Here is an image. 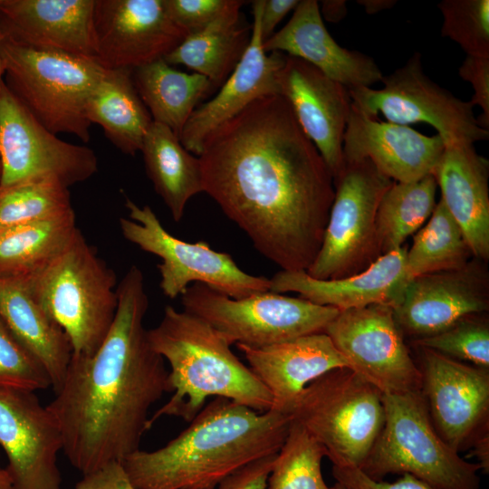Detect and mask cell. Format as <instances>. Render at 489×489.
I'll use <instances>...</instances> for the list:
<instances>
[{
    "mask_svg": "<svg viewBox=\"0 0 489 489\" xmlns=\"http://www.w3.org/2000/svg\"><path fill=\"white\" fill-rule=\"evenodd\" d=\"M204 192L284 271H306L321 247L333 177L280 94L215 129L197 156Z\"/></svg>",
    "mask_w": 489,
    "mask_h": 489,
    "instance_id": "obj_1",
    "label": "cell"
},
{
    "mask_svg": "<svg viewBox=\"0 0 489 489\" xmlns=\"http://www.w3.org/2000/svg\"><path fill=\"white\" fill-rule=\"evenodd\" d=\"M114 321L97 351L72 355L47 405L60 427L70 464L90 474L140 449L149 410L171 392L165 360L151 347L144 319V275L132 265L117 286Z\"/></svg>",
    "mask_w": 489,
    "mask_h": 489,
    "instance_id": "obj_2",
    "label": "cell"
},
{
    "mask_svg": "<svg viewBox=\"0 0 489 489\" xmlns=\"http://www.w3.org/2000/svg\"><path fill=\"white\" fill-rule=\"evenodd\" d=\"M291 422L290 414L215 398L165 446L139 449L121 464L135 489H216L243 466L277 454Z\"/></svg>",
    "mask_w": 489,
    "mask_h": 489,
    "instance_id": "obj_3",
    "label": "cell"
},
{
    "mask_svg": "<svg viewBox=\"0 0 489 489\" xmlns=\"http://www.w3.org/2000/svg\"><path fill=\"white\" fill-rule=\"evenodd\" d=\"M152 349L168 361L171 398L149 417H179L190 422L209 397L225 398L264 413L273 399L251 369L207 322L186 311L165 307L158 326L148 330Z\"/></svg>",
    "mask_w": 489,
    "mask_h": 489,
    "instance_id": "obj_4",
    "label": "cell"
},
{
    "mask_svg": "<svg viewBox=\"0 0 489 489\" xmlns=\"http://www.w3.org/2000/svg\"><path fill=\"white\" fill-rule=\"evenodd\" d=\"M26 279L40 305L68 336L72 355L94 354L114 321L118 285L114 271L81 231L61 254Z\"/></svg>",
    "mask_w": 489,
    "mask_h": 489,
    "instance_id": "obj_5",
    "label": "cell"
},
{
    "mask_svg": "<svg viewBox=\"0 0 489 489\" xmlns=\"http://www.w3.org/2000/svg\"><path fill=\"white\" fill-rule=\"evenodd\" d=\"M383 427L360 468L371 479L409 474L435 489H479L481 470L435 429L422 392L382 394Z\"/></svg>",
    "mask_w": 489,
    "mask_h": 489,
    "instance_id": "obj_6",
    "label": "cell"
},
{
    "mask_svg": "<svg viewBox=\"0 0 489 489\" xmlns=\"http://www.w3.org/2000/svg\"><path fill=\"white\" fill-rule=\"evenodd\" d=\"M4 81L26 110L54 134L88 142V100L105 69L94 59L40 51L3 40Z\"/></svg>",
    "mask_w": 489,
    "mask_h": 489,
    "instance_id": "obj_7",
    "label": "cell"
},
{
    "mask_svg": "<svg viewBox=\"0 0 489 489\" xmlns=\"http://www.w3.org/2000/svg\"><path fill=\"white\" fill-rule=\"evenodd\" d=\"M291 416L326 450L333 465L360 468L385 421L382 393L349 368L310 383Z\"/></svg>",
    "mask_w": 489,
    "mask_h": 489,
    "instance_id": "obj_8",
    "label": "cell"
},
{
    "mask_svg": "<svg viewBox=\"0 0 489 489\" xmlns=\"http://www.w3.org/2000/svg\"><path fill=\"white\" fill-rule=\"evenodd\" d=\"M184 311L215 329L230 345L264 347L324 332L340 311L271 291L235 299L200 283L181 294Z\"/></svg>",
    "mask_w": 489,
    "mask_h": 489,
    "instance_id": "obj_9",
    "label": "cell"
},
{
    "mask_svg": "<svg viewBox=\"0 0 489 489\" xmlns=\"http://www.w3.org/2000/svg\"><path fill=\"white\" fill-rule=\"evenodd\" d=\"M394 181L369 159L344 162L333 181L334 199L322 242L305 271L318 280L358 273L378 257L376 217L379 201Z\"/></svg>",
    "mask_w": 489,
    "mask_h": 489,
    "instance_id": "obj_10",
    "label": "cell"
},
{
    "mask_svg": "<svg viewBox=\"0 0 489 489\" xmlns=\"http://www.w3.org/2000/svg\"><path fill=\"white\" fill-rule=\"evenodd\" d=\"M125 206L130 219H120L122 235L161 259L159 287L165 296L174 299L195 283L235 299L270 290V279L244 272L230 254L206 242L188 243L169 234L149 206H139L127 196Z\"/></svg>",
    "mask_w": 489,
    "mask_h": 489,
    "instance_id": "obj_11",
    "label": "cell"
},
{
    "mask_svg": "<svg viewBox=\"0 0 489 489\" xmlns=\"http://www.w3.org/2000/svg\"><path fill=\"white\" fill-rule=\"evenodd\" d=\"M421 58L415 53L403 66L383 75L381 89H348L352 107L371 119L381 113L396 124H429L446 147L487 140L489 130L479 126L471 103L427 76Z\"/></svg>",
    "mask_w": 489,
    "mask_h": 489,
    "instance_id": "obj_12",
    "label": "cell"
},
{
    "mask_svg": "<svg viewBox=\"0 0 489 489\" xmlns=\"http://www.w3.org/2000/svg\"><path fill=\"white\" fill-rule=\"evenodd\" d=\"M98 158L85 146L66 142L43 127L0 83V187L52 178L69 187L98 172Z\"/></svg>",
    "mask_w": 489,
    "mask_h": 489,
    "instance_id": "obj_13",
    "label": "cell"
},
{
    "mask_svg": "<svg viewBox=\"0 0 489 489\" xmlns=\"http://www.w3.org/2000/svg\"><path fill=\"white\" fill-rule=\"evenodd\" d=\"M324 332L357 372L382 394L420 391L422 374L389 304L340 311Z\"/></svg>",
    "mask_w": 489,
    "mask_h": 489,
    "instance_id": "obj_14",
    "label": "cell"
},
{
    "mask_svg": "<svg viewBox=\"0 0 489 489\" xmlns=\"http://www.w3.org/2000/svg\"><path fill=\"white\" fill-rule=\"evenodd\" d=\"M419 349L421 392L435 429L456 452L471 448L489 429V369Z\"/></svg>",
    "mask_w": 489,
    "mask_h": 489,
    "instance_id": "obj_15",
    "label": "cell"
},
{
    "mask_svg": "<svg viewBox=\"0 0 489 489\" xmlns=\"http://www.w3.org/2000/svg\"><path fill=\"white\" fill-rule=\"evenodd\" d=\"M95 61L106 70L164 59L187 35L168 14L163 0H95Z\"/></svg>",
    "mask_w": 489,
    "mask_h": 489,
    "instance_id": "obj_16",
    "label": "cell"
},
{
    "mask_svg": "<svg viewBox=\"0 0 489 489\" xmlns=\"http://www.w3.org/2000/svg\"><path fill=\"white\" fill-rule=\"evenodd\" d=\"M0 446L13 489H61L62 433L34 392L0 388Z\"/></svg>",
    "mask_w": 489,
    "mask_h": 489,
    "instance_id": "obj_17",
    "label": "cell"
},
{
    "mask_svg": "<svg viewBox=\"0 0 489 489\" xmlns=\"http://www.w3.org/2000/svg\"><path fill=\"white\" fill-rule=\"evenodd\" d=\"M480 261L409 281L392 306L403 335L414 340L437 334L460 320L489 308V282Z\"/></svg>",
    "mask_w": 489,
    "mask_h": 489,
    "instance_id": "obj_18",
    "label": "cell"
},
{
    "mask_svg": "<svg viewBox=\"0 0 489 489\" xmlns=\"http://www.w3.org/2000/svg\"><path fill=\"white\" fill-rule=\"evenodd\" d=\"M279 90L334 181L344 168L343 136L352 102L348 88L307 62L286 54Z\"/></svg>",
    "mask_w": 489,
    "mask_h": 489,
    "instance_id": "obj_19",
    "label": "cell"
},
{
    "mask_svg": "<svg viewBox=\"0 0 489 489\" xmlns=\"http://www.w3.org/2000/svg\"><path fill=\"white\" fill-rule=\"evenodd\" d=\"M253 24L248 47L217 94L196 108L180 135L183 147L198 156L206 139L254 100L279 94V75L286 54L263 49L260 17L264 0L252 2Z\"/></svg>",
    "mask_w": 489,
    "mask_h": 489,
    "instance_id": "obj_20",
    "label": "cell"
},
{
    "mask_svg": "<svg viewBox=\"0 0 489 489\" xmlns=\"http://www.w3.org/2000/svg\"><path fill=\"white\" fill-rule=\"evenodd\" d=\"M95 0H0L3 40L95 60Z\"/></svg>",
    "mask_w": 489,
    "mask_h": 489,
    "instance_id": "obj_21",
    "label": "cell"
},
{
    "mask_svg": "<svg viewBox=\"0 0 489 489\" xmlns=\"http://www.w3.org/2000/svg\"><path fill=\"white\" fill-rule=\"evenodd\" d=\"M445 148L437 134L379 121L351 105L343 136L344 162L366 158L393 181L412 182L433 173Z\"/></svg>",
    "mask_w": 489,
    "mask_h": 489,
    "instance_id": "obj_22",
    "label": "cell"
},
{
    "mask_svg": "<svg viewBox=\"0 0 489 489\" xmlns=\"http://www.w3.org/2000/svg\"><path fill=\"white\" fill-rule=\"evenodd\" d=\"M251 370L269 391L273 410L291 415L303 389L325 373L349 368L347 359L325 332L264 346L236 345Z\"/></svg>",
    "mask_w": 489,
    "mask_h": 489,
    "instance_id": "obj_23",
    "label": "cell"
},
{
    "mask_svg": "<svg viewBox=\"0 0 489 489\" xmlns=\"http://www.w3.org/2000/svg\"><path fill=\"white\" fill-rule=\"evenodd\" d=\"M262 45L265 53H286L307 62L348 89L371 87L383 77L372 57L337 43L316 0L300 1L288 23Z\"/></svg>",
    "mask_w": 489,
    "mask_h": 489,
    "instance_id": "obj_24",
    "label": "cell"
},
{
    "mask_svg": "<svg viewBox=\"0 0 489 489\" xmlns=\"http://www.w3.org/2000/svg\"><path fill=\"white\" fill-rule=\"evenodd\" d=\"M405 245L378 257L363 271L333 280H318L305 271L281 270L270 279L273 292H297L300 298L339 311L384 303L393 306L409 282Z\"/></svg>",
    "mask_w": 489,
    "mask_h": 489,
    "instance_id": "obj_25",
    "label": "cell"
},
{
    "mask_svg": "<svg viewBox=\"0 0 489 489\" xmlns=\"http://www.w3.org/2000/svg\"><path fill=\"white\" fill-rule=\"evenodd\" d=\"M433 176L441 200L461 227L475 258H489V163L474 145H452L445 150Z\"/></svg>",
    "mask_w": 489,
    "mask_h": 489,
    "instance_id": "obj_26",
    "label": "cell"
},
{
    "mask_svg": "<svg viewBox=\"0 0 489 489\" xmlns=\"http://www.w3.org/2000/svg\"><path fill=\"white\" fill-rule=\"evenodd\" d=\"M0 318L43 364L56 393L72 356V345L64 331L40 305L26 278H0Z\"/></svg>",
    "mask_w": 489,
    "mask_h": 489,
    "instance_id": "obj_27",
    "label": "cell"
},
{
    "mask_svg": "<svg viewBox=\"0 0 489 489\" xmlns=\"http://www.w3.org/2000/svg\"><path fill=\"white\" fill-rule=\"evenodd\" d=\"M86 116L121 152L135 156L153 120L133 82L132 70H106L91 94Z\"/></svg>",
    "mask_w": 489,
    "mask_h": 489,
    "instance_id": "obj_28",
    "label": "cell"
},
{
    "mask_svg": "<svg viewBox=\"0 0 489 489\" xmlns=\"http://www.w3.org/2000/svg\"><path fill=\"white\" fill-rule=\"evenodd\" d=\"M235 4L203 30L188 34L164 57L170 65L182 64L206 77L213 90L221 86L245 53L252 26L243 23L240 8Z\"/></svg>",
    "mask_w": 489,
    "mask_h": 489,
    "instance_id": "obj_29",
    "label": "cell"
},
{
    "mask_svg": "<svg viewBox=\"0 0 489 489\" xmlns=\"http://www.w3.org/2000/svg\"><path fill=\"white\" fill-rule=\"evenodd\" d=\"M148 177L175 222H179L188 200L204 192L201 165L167 126L153 121L143 139Z\"/></svg>",
    "mask_w": 489,
    "mask_h": 489,
    "instance_id": "obj_30",
    "label": "cell"
},
{
    "mask_svg": "<svg viewBox=\"0 0 489 489\" xmlns=\"http://www.w3.org/2000/svg\"><path fill=\"white\" fill-rule=\"evenodd\" d=\"M132 79L153 121L178 138L197 104L213 91L204 75L176 70L164 59L133 70Z\"/></svg>",
    "mask_w": 489,
    "mask_h": 489,
    "instance_id": "obj_31",
    "label": "cell"
},
{
    "mask_svg": "<svg viewBox=\"0 0 489 489\" xmlns=\"http://www.w3.org/2000/svg\"><path fill=\"white\" fill-rule=\"evenodd\" d=\"M79 229L74 211L0 230V278H27L70 244Z\"/></svg>",
    "mask_w": 489,
    "mask_h": 489,
    "instance_id": "obj_32",
    "label": "cell"
},
{
    "mask_svg": "<svg viewBox=\"0 0 489 489\" xmlns=\"http://www.w3.org/2000/svg\"><path fill=\"white\" fill-rule=\"evenodd\" d=\"M437 184L429 174L412 182H393L383 194L377 211L376 229L379 255L403 246L430 217Z\"/></svg>",
    "mask_w": 489,
    "mask_h": 489,
    "instance_id": "obj_33",
    "label": "cell"
},
{
    "mask_svg": "<svg viewBox=\"0 0 489 489\" xmlns=\"http://www.w3.org/2000/svg\"><path fill=\"white\" fill-rule=\"evenodd\" d=\"M472 256L461 227L440 199L407 251V276L411 281L428 273L461 269Z\"/></svg>",
    "mask_w": 489,
    "mask_h": 489,
    "instance_id": "obj_34",
    "label": "cell"
},
{
    "mask_svg": "<svg viewBox=\"0 0 489 489\" xmlns=\"http://www.w3.org/2000/svg\"><path fill=\"white\" fill-rule=\"evenodd\" d=\"M323 446L292 418L288 435L275 455L265 489H338L321 473Z\"/></svg>",
    "mask_w": 489,
    "mask_h": 489,
    "instance_id": "obj_35",
    "label": "cell"
},
{
    "mask_svg": "<svg viewBox=\"0 0 489 489\" xmlns=\"http://www.w3.org/2000/svg\"><path fill=\"white\" fill-rule=\"evenodd\" d=\"M69 187L52 178L0 187V230L72 211Z\"/></svg>",
    "mask_w": 489,
    "mask_h": 489,
    "instance_id": "obj_36",
    "label": "cell"
},
{
    "mask_svg": "<svg viewBox=\"0 0 489 489\" xmlns=\"http://www.w3.org/2000/svg\"><path fill=\"white\" fill-rule=\"evenodd\" d=\"M441 36L470 56L489 57V0H443Z\"/></svg>",
    "mask_w": 489,
    "mask_h": 489,
    "instance_id": "obj_37",
    "label": "cell"
},
{
    "mask_svg": "<svg viewBox=\"0 0 489 489\" xmlns=\"http://www.w3.org/2000/svg\"><path fill=\"white\" fill-rule=\"evenodd\" d=\"M413 343L489 369V324L480 314L467 316L437 334L413 340Z\"/></svg>",
    "mask_w": 489,
    "mask_h": 489,
    "instance_id": "obj_38",
    "label": "cell"
},
{
    "mask_svg": "<svg viewBox=\"0 0 489 489\" xmlns=\"http://www.w3.org/2000/svg\"><path fill=\"white\" fill-rule=\"evenodd\" d=\"M52 387L43 364L0 318V388L34 392Z\"/></svg>",
    "mask_w": 489,
    "mask_h": 489,
    "instance_id": "obj_39",
    "label": "cell"
},
{
    "mask_svg": "<svg viewBox=\"0 0 489 489\" xmlns=\"http://www.w3.org/2000/svg\"><path fill=\"white\" fill-rule=\"evenodd\" d=\"M235 0H163L170 18L188 34L197 33L227 11Z\"/></svg>",
    "mask_w": 489,
    "mask_h": 489,
    "instance_id": "obj_40",
    "label": "cell"
},
{
    "mask_svg": "<svg viewBox=\"0 0 489 489\" xmlns=\"http://www.w3.org/2000/svg\"><path fill=\"white\" fill-rule=\"evenodd\" d=\"M459 76L468 82L474 90L469 101L471 105L479 106L482 114L476 118L479 126L489 129V57L466 55L458 69Z\"/></svg>",
    "mask_w": 489,
    "mask_h": 489,
    "instance_id": "obj_41",
    "label": "cell"
},
{
    "mask_svg": "<svg viewBox=\"0 0 489 489\" xmlns=\"http://www.w3.org/2000/svg\"><path fill=\"white\" fill-rule=\"evenodd\" d=\"M332 475L344 489H435L409 474L392 483L376 481L351 465H332Z\"/></svg>",
    "mask_w": 489,
    "mask_h": 489,
    "instance_id": "obj_42",
    "label": "cell"
},
{
    "mask_svg": "<svg viewBox=\"0 0 489 489\" xmlns=\"http://www.w3.org/2000/svg\"><path fill=\"white\" fill-rule=\"evenodd\" d=\"M276 454L255 460L224 479L216 489H265Z\"/></svg>",
    "mask_w": 489,
    "mask_h": 489,
    "instance_id": "obj_43",
    "label": "cell"
},
{
    "mask_svg": "<svg viewBox=\"0 0 489 489\" xmlns=\"http://www.w3.org/2000/svg\"><path fill=\"white\" fill-rule=\"evenodd\" d=\"M72 489H135L121 462L110 463L87 475Z\"/></svg>",
    "mask_w": 489,
    "mask_h": 489,
    "instance_id": "obj_44",
    "label": "cell"
},
{
    "mask_svg": "<svg viewBox=\"0 0 489 489\" xmlns=\"http://www.w3.org/2000/svg\"><path fill=\"white\" fill-rule=\"evenodd\" d=\"M299 0H264L260 17V30L263 43L273 34L276 25L284 16L294 10Z\"/></svg>",
    "mask_w": 489,
    "mask_h": 489,
    "instance_id": "obj_45",
    "label": "cell"
},
{
    "mask_svg": "<svg viewBox=\"0 0 489 489\" xmlns=\"http://www.w3.org/2000/svg\"><path fill=\"white\" fill-rule=\"evenodd\" d=\"M320 3L321 18L327 22L339 23L348 14L347 1L345 0H323Z\"/></svg>",
    "mask_w": 489,
    "mask_h": 489,
    "instance_id": "obj_46",
    "label": "cell"
},
{
    "mask_svg": "<svg viewBox=\"0 0 489 489\" xmlns=\"http://www.w3.org/2000/svg\"><path fill=\"white\" fill-rule=\"evenodd\" d=\"M472 455L478 459L484 473L489 472V432L481 436L471 446Z\"/></svg>",
    "mask_w": 489,
    "mask_h": 489,
    "instance_id": "obj_47",
    "label": "cell"
},
{
    "mask_svg": "<svg viewBox=\"0 0 489 489\" xmlns=\"http://www.w3.org/2000/svg\"><path fill=\"white\" fill-rule=\"evenodd\" d=\"M357 3L362 5L369 14H375L384 10L390 9L396 4V0H358Z\"/></svg>",
    "mask_w": 489,
    "mask_h": 489,
    "instance_id": "obj_48",
    "label": "cell"
},
{
    "mask_svg": "<svg viewBox=\"0 0 489 489\" xmlns=\"http://www.w3.org/2000/svg\"><path fill=\"white\" fill-rule=\"evenodd\" d=\"M0 489H13L12 480L5 468L0 467Z\"/></svg>",
    "mask_w": 489,
    "mask_h": 489,
    "instance_id": "obj_49",
    "label": "cell"
},
{
    "mask_svg": "<svg viewBox=\"0 0 489 489\" xmlns=\"http://www.w3.org/2000/svg\"><path fill=\"white\" fill-rule=\"evenodd\" d=\"M3 42V36L0 34V83L4 80V74H5V68H4V62L1 55V45Z\"/></svg>",
    "mask_w": 489,
    "mask_h": 489,
    "instance_id": "obj_50",
    "label": "cell"
},
{
    "mask_svg": "<svg viewBox=\"0 0 489 489\" xmlns=\"http://www.w3.org/2000/svg\"><path fill=\"white\" fill-rule=\"evenodd\" d=\"M336 485H337L338 489H344L340 484H339L337 483H336Z\"/></svg>",
    "mask_w": 489,
    "mask_h": 489,
    "instance_id": "obj_51",
    "label": "cell"
},
{
    "mask_svg": "<svg viewBox=\"0 0 489 489\" xmlns=\"http://www.w3.org/2000/svg\"><path fill=\"white\" fill-rule=\"evenodd\" d=\"M0 175H1V166H0Z\"/></svg>",
    "mask_w": 489,
    "mask_h": 489,
    "instance_id": "obj_52",
    "label": "cell"
}]
</instances>
